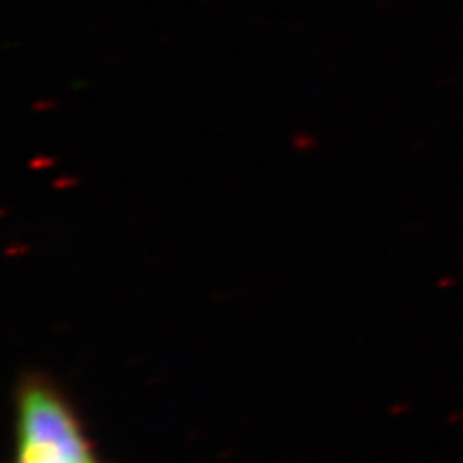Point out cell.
I'll return each instance as SVG.
<instances>
[{
    "label": "cell",
    "mask_w": 463,
    "mask_h": 463,
    "mask_svg": "<svg viewBox=\"0 0 463 463\" xmlns=\"http://www.w3.org/2000/svg\"><path fill=\"white\" fill-rule=\"evenodd\" d=\"M14 408V463H106L90 442L78 410L52 378L22 375Z\"/></svg>",
    "instance_id": "1"
}]
</instances>
